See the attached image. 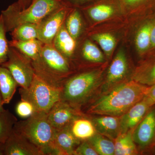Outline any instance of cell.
I'll return each instance as SVG.
<instances>
[{"mask_svg":"<svg viewBox=\"0 0 155 155\" xmlns=\"http://www.w3.org/2000/svg\"><path fill=\"white\" fill-rule=\"evenodd\" d=\"M149 87L136 81L119 84L92 103L87 113L120 117L144 98Z\"/></svg>","mask_w":155,"mask_h":155,"instance_id":"obj_1","label":"cell"},{"mask_svg":"<svg viewBox=\"0 0 155 155\" xmlns=\"http://www.w3.org/2000/svg\"><path fill=\"white\" fill-rule=\"evenodd\" d=\"M31 63L35 75L60 89L72 72L70 61L52 44H45L38 58Z\"/></svg>","mask_w":155,"mask_h":155,"instance_id":"obj_2","label":"cell"},{"mask_svg":"<svg viewBox=\"0 0 155 155\" xmlns=\"http://www.w3.org/2000/svg\"><path fill=\"white\" fill-rule=\"evenodd\" d=\"M62 0H32L26 8H20L14 3L2 11L7 32L25 23L38 24L51 13L66 5Z\"/></svg>","mask_w":155,"mask_h":155,"instance_id":"obj_3","label":"cell"},{"mask_svg":"<svg viewBox=\"0 0 155 155\" xmlns=\"http://www.w3.org/2000/svg\"><path fill=\"white\" fill-rule=\"evenodd\" d=\"M101 70H90L69 77L61 91V100L80 110L88 103L102 81Z\"/></svg>","mask_w":155,"mask_h":155,"instance_id":"obj_4","label":"cell"},{"mask_svg":"<svg viewBox=\"0 0 155 155\" xmlns=\"http://www.w3.org/2000/svg\"><path fill=\"white\" fill-rule=\"evenodd\" d=\"M13 129L28 139L44 155H58L54 144V128L48 121L47 114L35 112L29 118L17 121Z\"/></svg>","mask_w":155,"mask_h":155,"instance_id":"obj_5","label":"cell"},{"mask_svg":"<svg viewBox=\"0 0 155 155\" xmlns=\"http://www.w3.org/2000/svg\"><path fill=\"white\" fill-rule=\"evenodd\" d=\"M61 89L51 86L35 74L28 87L19 89L21 99L31 103L37 112L46 114L61 100Z\"/></svg>","mask_w":155,"mask_h":155,"instance_id":"obj_6","label":"cell"},{"mask_svg":"<svg viewBox=\"0 0 155 155\" xmlns=\"http://www.w3.org/2000/svg\"><path fill=\"white\" fill-rule=\"evenodd\" d=\"M1 66L8 69L18 86L22 88L29 86L35 74L31 60L11 47L8 60Z\"/></svg>","mask_w":155,"mask_h":155,"instance_id":"obj_7","label":"cell"},{"mask_svg":"<svg viewBox=\"0 0 155 155\" xmlns=\"http://www.w3.org/2000/svg\"><path fill=\"white\" fill-rule=\"evenodd\" d=\"M70 11L66 5L51 13L38 23L39 40L44 44H52Z\"/></svg>","mask_w":155,"mask_h":155,"instance_id":"obj_8","label":"cell"},{"mask_svg":"<svg viewBox=\"0 0 155 155\" xmlns=\"http://www.w3.org/2000/svg\"><path fill=\"white\" fill-rule=\"evenodd\" d=\"M132 136L134 142L141 149L151 145L155 136V105L150 108L141 122L134 129Z\"/></svg>","mask_w":155,"mask_h":155,"instance_id":"obj_9","label":"cell"},{"mask_svg":"<svg viewBox=\"0 0 155 155\" xmlns=\"http://www.w3.org/2000/svg\"><path fill=\"white\" fill-rule=\"evenodd\" d=\"M81 114L80 110L61 100L48 112L47 118L51 125L58 129L69 125L74 118Z\"/></svg>","mask_w":155,"mask_h":155,"instance_id":"obj_10","label":"cell"},{"mask_svg":"<svg viewBox=\"0 0 155 155\" xmlns=\"http://www.w3.org/2000/svg\"><path fill=\"white\" fill-rule=\"evenodd\" d=\"M5 146V155H44L28 139L14 129Z\"/></svg>","mask_w":155,"mask_h":155,"instance_id":"obj_11","label":"cell"},{"mask_svg":"<svg viewBox=\"0 0 155 155\" xmlns=\"http://www.w3.org/2000/svg\"><path fill=\"white\" fill-rule=\"evenodd\" d=\"M128 70V64L124 51L119 50L108 70L107 78L103 87L105 92L119 84L124 78Z\"/></svg>","mask_w":155,"mask_h":155,"instance_id":"obj_12","label":"cell"},{"mask_svg":"<svg viewBox=\"0 0 155 155\" xmlns=\"http://www.w3.org/2000/svg\"><path fill=\"white\" fill-rule=\"evenodd\" d=\"M151 107L143 99L120 117V134L134 130Z\"/></svg>","mask_w":155,"mask_h":155,"instance_id":"obj_13","label":"cell"},{"mask_svg":"<svg viewBox=\"0 0 155 155\" xmlns=\"http://www.w3.org/2000/svg\"><path fill=\"white\" fill-rule=\"evenodd\" d=\"M81 142L72 134L69 125L54 129V144L58 155H74L75 149Z\"/></svg>","mask_w":155,"mask_h":155,"instance_id":"obj_14","label":"cell"},{"mask_svg":"<svg viewBox=\"0 0 155 155\" xmlns=\"http://www.w3.org/2000/svg\"><path fill=\"white\" fill-rule=\"evenodd\" d=\"M92 122L98 133L112 140L120 134V117L103 115L94 118Z\"/></svg>","mask_w":155,"mask_h":155,"instance_id":"obj_15","label":"cell"},{"mask_svg":"<svg viewBox=\"0 0 155 155\" xmlns=\"http://www.w3.org/2000/svg\"><path fill=\"white\" fill-rule=\"evenodd\" d=\"M52 44L69 61L74 56L77 47V41L68 32L64 23L53 40Z\"/></svg>","mask_w":155,"mask_h":155,"instance_id":"obj_16","label":"cell"},{"mask_svg":"<svg viewBox=\"0 0 155 155\" xmlns=\"http://www.w3.org/2000/svg\"><path fill=\"white\" fill-rule=\"evenodd\" d=\"M69 126L73 135L81 141L88 140L97 133L92 121L84 117L82 114L74 118Z\"/></svg>","mask_w":155,"mask_h":155,"instance_id":"obj_17","label":"cell"},{"mask_svg":"<svg viewBox=\"0 0 155 155\" xmlns=\"http://www.w3.org/2000/svg\"><path fill=\"white\" fill-rule=\"evenodd\" d=\"M155 19L145 20L139 28L135 38L137 50L140 55H144L152 49L151 35Z\"/></svg>","mask_w":155,"mask_h":155,"instance_id":"obj_18","label":"cell"},{"mask_svg":"<svg viewBox=\"0 0 155 155\" xmlns=\"http://www.w3.org/2000/svg\"><path fill=\"white\" fill-rule=\"evenodd\" d=\"M18 86V84L8 69L1 65L0 92L4 104L10 103Z\"/></svg>","mask_w":155,"mask_h":155,"instance_id":"obj_19","label":"cell"},{"mask_svg":"<svg viewBox=\"0 0 155 155\" xmlns=\"http://www.w3.org/2000/svg\"><path fill=\"white\" fill-rule=\"evenodd\" d=\"M9 46L19 51L31 61L38 58L44 44L38 39L27 41L12 39L9 41Z\"/></svg>","mask_w":155,"mask_h":155,"instance_id":"obj_20","label":"cell"},{"mask_svg":"<svg viewBox=\"0 0 155 155\" xmlns=\"http://www.w3.org/2000/svg\"><path fill=\"white\" fill-rule=\"evenodd\" d=\"M133 130L120 134L115 140V155H132L138 153L136 143L134 140Z\"/></svg>","mask_w":155,"mask_h":155,"instance_id":"obj_21","label":"cell"},{"mask_svg":"<svg viewBox=\"0 0 155 155\" xmlns=\"http://www.w3.org/2000/svg\"><path fill=\"white\" fill-rule=\"evenodd\" d=\"M65 27L69 34L77 41L83 31L82 17L79 10L75 8L71 10L64 22Z\"/></svg>","mask_w":155,"mask_h":155,"instance_id":"obj_22","label":"cell"},{"mask_svg":"<svg viewBox=\"0 0 155 155\" xmlns=\"http://www.w3.org/2000/svg\"><path fill=\"white\" fill-rule=\"evenodd\" d=\"M88 141L98 155H115V145L113 140L107 137L96 133Z\"/></svg>","mask_w":155,"mask_h":155,"instance_id":"obj_23","label":"cell"},{"mask_svg":"<svg viewBox=\"0 0 155 155\" xmlns=\"http://www.w3.org/2000/svg\"><path fill=\"white\" fill-rule=\"evenodd\" d=\"M18 121L16 116L8 110L0 112V143H5Z\"/></svg>","mask_w":155,"mask_h":155,"instance_id":"obj_24","label":"cell"},{"mask_svg":"<svg viewBox=\"0 0 155 155\" xmlns=\"http://www.w3.org/2000/svg\"><path fill=\"white\" fill-rule=\"evenodd\" d=\"M10 32L12 39L27 41L38 39V24L25 23L22 24L17 26Z\"/></svg>","mask_w":155,"mask_h":155,"instance_id":"obj_25","label":"cell"},{"mask_svg":"<svg viewBox=\"0 0 155 155\" xmlns=\"http://www.w3.org/2000/svg\"><path fill=\"white\" fill-rule=\"evenodd\" d=\"M115 9L112 4L100 3L89 8L87 12L94 21H101L111 17L115 13Z\"/></svg>","mask_w":155,"mask_h":155,"instance_id":"obj_26","label":"cell"},{"mask_svg":"<svg viewBox=\"0 0 155 155\" xmlns=\"http://www.w3.org/2000/svg\"><path fill=\"white\" fill-rule=\"evenodd\" d=\"M81 56L82 59L87 62L102 63L104 61V58L101 50L89 40L85 41L82 45Z\"/></svg>","mask_w":155,"mask_h":155,"instance_id":"obj_27","label":"cell"},{"mask_svg":"<svg viewBox=\"0 0 155 155\" xmlns=\"http://www.w3.org/2000/svg\"><path fill=\"white\" fill-rule=\"evenodd\" d=\"M136 81L150 86L155 84V59L143 65L137 75Z\"/></svg>","mask_w":155,"mask_h":155,"instance_id":"obj_28","label":"cell"},{"mask_svg":"<svg viewBox=\"0 0 155 155\" xmlns=\"http://www.w3.org/2000/svg\"><path fill=\"white\" fill-rule=\"evenodd\" d=\"M91 38L97 42L108 57H110L116 46V38L109 33L96 34L92 35Z\"/></svg>","mask_w":155,"mask_h":155,"instance_id":"obj_29","label":"cell"},{"mask_svg":"<svg viewBox=\"0 0 155 155\" xmlns=\"http://www.w3.org/2000/svg\"><path fill=\"white\" fill-rule=\"evenodd\" d=\"M6 31L4 19L0 15V66L6 62L8 58L10 46L6 37Z\"/></svg>","mask_w":155,"mask_h":155,"instance_id":"obj_30","label":"cell"},{"mask_svg":"<svg viewBox=\"0 0 155 155\" xmlns=\"http://www.w3.org/2000/svg\"><path fill=\"white\" fill-rule=\"evenodd\" d=\"M123 6L126 8L141 9L142 10H155V0H119Z\"/></svg>","mask_w":155,"mask_h":155,"instance_id":"obj_31","label":"cell"},{"mask_svg":"<svg viewBox=\"0 0 155 155\" xmlns=\"http://www.w3.org/2000/svg\"><path fill=\"white\" fill-rule=\"evenodd\" d=\"M15 111L18 116L24 119L29 118L37 112L31 103L22 99H21L16 105Z\"/></svg>","mask_w":155,"mask_h":155,"instance_id":"obj_32","label":"cell"},{"mask_svg":"<svg viewBox=\"0 0 155 155\" xmlns=\"http://www.w3.org/2000/svg\"><path fill=\"white\" fill-rule=\"evenodd\" d=\"M98 154L94 150L88 140L81 142L80 144L75 149L74 155H98Z\"/></svg>","mask_w":155,"mask_h":155,"instance_id":"obj_33","label":"cell"},{"mask_svg":"<svg viewBox=\"0 0 155 155\" xmlns=\"http://www.w3.org/2000/svg\"><path fill=\"white\" fill-rule=\"evenodd\" d=\"M143 99L151 107L155 105V84L149 86L148 90L145 96Z\"/></svg>","mask_w":155,"mask_h":155,"instance_id":"obj_34","label":"cell"},{"mask_svg":"<svg viewBox=\"0 0 155 155\" xmlns=\"http://www.w3.org/2000/svg\"><path fill=\"white\" fill-rule=\"evenodd\" d=\"M67 2L75 5H83L97 0H67Z\"/></svg>","mask_w":155,"mask_h":155,"instance_id":"obj_35","label":"cell"},{"mask_svg":"<svg viewBox=\"0 0 155 155\" xmlns=\"http://www.w3.org/2000/svg\"><path fill=\"white\" fill-rule=\"evenodd\" d=\"M152 50L155 51V19L153 24L151 35Z\"/></svg>","mask_w":155,"mask_h":155,"instance_id":"obj_36","label":"cell"},{"mask_svg":"<svg viewBox=\"0 0 155 155\" xmlns=\"http://www.w3.org/2000/svg\"><path fill=\"white\" fill-rule=\"evenodd\" d=\"M30 1L31 0H18L17 2L18 3L19 7L23 8H26L27 6L30 5Z\"/></svg>","mask_w":155,"mask_h":155,"instance_id":"obj_37","label":"cell"},{"mask_svg":"<svg viewBox=\"0 0 155 155\" xmlns=\"http://www.w3.org/2000/svg\"><path fill=\"white\" fill-rule=\"evenodd\" d=\"M5 143H0V155H5Z\"/></svg>","mask_w":155,"mask_h":155,"instance_id":"obj_38","label":"cell"},{"mask_svg":"<svg viewBox=\"0 0 155 155\" xmlns=\"http://www.w3.org/2000/svg\"><path fill=\"white\" fill-rule=\"evenodd\" d=\"M3 105H4V104L3 103L2 95H1V92H0V112H2L4 110Z\"/></svg>","mask_w":155,"mask_h":155,"instance_id":"obj_39","label":"cell"},{"mask_svg":"<svg viewBox=\"0 0 155 155\" xmlns=\"http://www.w3.org/2000/svg\"><path fill=\"white\" fill-rule=\"evenodd\" d=\"M155 146V136L154 138L153 141L150 147H153Z\"/></svg>","mask_w":155,"mask_h":155,"instance_id":"obj_40","label":"cell"},{"mask_svg":"<svg viewBox=\"0 0 155 155\" xmlns=\"http://www.w3.org/2000/svg\"></svg>","mask_w":155,"mask_h":155,"instance_id":"obj_41","label":"cell"}]
</instances>
